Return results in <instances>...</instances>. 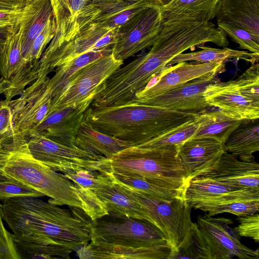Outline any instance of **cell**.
<instances>
[{
    "label": "cell",
    "mask_w": 259,
    "mask_h": 259,
    "mask_svg": "<svg viewBox=\"0 0 259 259\" xmlns=\"http://www.w3.org/2000/svg\"><path fill=\"white\" fill-rule=\"evenodd\" d=\"M70 207L63 208L38 197L4 202V220L21 255L69 258L72 251L88 245L91 219L82 210Z\"/></svg>",
    "instance_id": "1"
},
{
    "label": "cell",
    "mask_w": 259,
    "mask_h": 259,
    "mask_svg": "<svg viewBox=\"0 0 259 259\" xmlns=\"http://www.w3.org/2000/svg\"><path fill=\"white\" fill-rule=\"evenodd\" d=\"M225 70L224 61L196 63L183 61L168 66L154 77L153 83L137 92L130 101L157 96L192 80L209 75H217Z\"/></svg>",
    "instance_id": "15"
},
{
    "label": "cell",
    "mask_w": 259,
    "mask_h": 259,
    "mask_svg": "<svg viewBox=\"0 0 259 259\" xmlns=\"http://www.w3.org/2000/svg\"><path fill=\"white\" fill-rule=\"evenodd\" d=\"M11 26H0V44L5 40Z\"/></svg>",
    "instance_id": "46"
},
{
    "label": "cell",
    "mask_w": 259,
    "mask_h": 259,
    "mask_svg": "<svg viewBox=\"0 0 259 259\" xmlns=\"http://www.w3.org/2000/svg\"><path fill=\"white\" fill-rule=\"evenodd\" d=\"M32 0H0V4L6 5L16 10L23 8Z\"/></svg>",
    "instance_id": "44"
},
{
    "label": "cell",
    "mask_w": 259,
    "mask_h": 259,
    "mask_svg": "<svg viewBox=\"0 0 259 259\" xmlns=\"http://www.w3.org/2000/svg\"><path fill=\"white\" fill-rule=\"evenodd\" d=\"M50 77L38 73V77L17 99L7 102L12 114L15 132L29 137L47 115L52 99L48 89Z\"/></svg>",
    "instance_id": "13"
},
{
    "label": "cell",
    "mask_w": 259,
    "mask_h": 259,
    "mask_svg": "<svg viewBox=\"0 0 259 259\" xmlns=\"http://www.w3.org/2000/svg\"><path fill=\"white\" fill-rule=\"evenodd\" d=\"M104 168L105 172L162 180L186 186L187 183L176 146L153 149L133 146L112 158H106Z\"/></svg>",
    "instance_id": "4"
},
{
    "label": "cell",
    "mask_w": 259,
    "mask_h": 259,
    "mask_svg": "<svg viewBox=\"0 0 259 259\" xmlns=\"http://www.w3.org/2000/svg\"><path fill=\"white\" fill-rule=\"evenodd\" d=\"M15 10L9 6L0 4V11Z\"/></svg>",
    "instance_id": "48"
},
{
    "label": "cell",
    "mask_w": 259,
    "mask_h": 259,
    "mask_svg": "<svg viewBox=\"0 0 259 259\" xmlns=\"http://www.w3.org/2000/svg\"><path fill=\"white\" fill-rule=\"evenodd\" d=\"M112 52L111 48L93 50L84 53L55 69V74L50 78L48 89L52 98L58 95L77 71L87 64Z\"/></svg>",
    "instance_id": "31"
},
{
    "label": "cell",
    "mask_w": 259,
    "mask_h": 259,
    "mask_svg": "<svg viewBox=\"0 0 259 259\" xmlns=\"http://www.w3.org/2000/svg\"><path fill=\"white\" fill-rule=\"evenodd\" d=\"M106 173L114 182L155 198L165 200L185 198L186 186L184 185L159 179L129 176L111 172Z\"/></svg>",
    "instance_id": "25"
},
{
    "label": "cell",
    "mask_w": 259,
    "mask_h": 259,
    "mask_svg": "<svg viewBox=\"0 0 259 259\" xmlns=\"http://www.w3.org/2000/svg\"><path fill=\"white\" fill-rule=\"evenodd\" d=\"M44 196L40 192L17 182L0 179V201L20 197H38Z\"/></svg>",
    "instance_id": "36"
},
{
    "label": "cell",
    "mask_w": 259,
    "mask_h": 259,
    "mask_svg": "<svg viewBox=\"0 0 259 259\" xmlns=\"http://www.w3.org/2000/svg\"><path fill=\"white\" fill-rule=\"evenodd\" d=\"M217 27L238 44L240 48L259 55V38L244 29L226 26Z\"/></svg>",
    "instance_id": "38"
},
{
    "label": "cell",
    "mask_w": 259,
    "mask_h": 259,
    "mask_svg": "<svg viewBox=\"0 0 259 259\" xmlns=\"http://www.w3.org/2000/svg\"><path fill=\"white\" fill-rule=\"evenodd\" d=\"M232 220L205 213L193 223L192 246L196 259H258L259 251L243 245Z\"/></svg>",
    "instance_id": "8"
},
{
    "label": "cell",
    "mask_w": 259,
    "mask_h": 259,
    "mask_svg": "<svg viewBox=\"0 0 259 259\" xmlns=\"http://www.w3.org/2000/svg\"><path fill=\"white\" fill-rule=\"evenodd\" d=\"M10 88V82L2 77L0 78V94H4ZM1 102V101H0Z\"/></svg>",
    "instance_id": "45"
},
{
    "label": "cell",
    "mask_w": 259,
    "mask_h": 259,
    "mask_svg": "<svg viewBox=\"0 0 259 259\" xmlns=\"http://www.w3.org/2000/svg\"><path fill=\"white\" fill-rule=\"evenodd\" d=\"M219 80L216 75H209L190 81L158 96L128 102L176 111L200 112L210 107L203 96L206 88Z\"/></svg>",
    "instance_id": "16"
},
{
    "label": "cell",
    "mask_w": 259,
    "mask_h": 259,
    "mask_svg": "<svg viewBox=\"0 0 259 259\" xmlns=\"http://www.w3.org/2000/svg\"><path fill=\"white\" fill-rule=\"evenodd\" d=\"M33 8L10 27L5 40L0 44V73L10 83V88L4 94L6 102L20 95L38 77L39 62L28 61L21 52L23 20Z\"/></svg>",
    "instance_id": "11"
},
{
    "label": "cell",
    "mask_w": 259,
    "mask_h": 259,
    "mask_svg": "<svg viewBox=\"0 0 259 259\" xmlns=\"http://www.w3.org/2000/svg\"><path fill=\"white\" fill-rule=\"evenodd\" d=\"M241 189L243 188H238L211 179L196 177L188 181L184 197L187 202L206 200Z\"/></svg>",
    "instance_id": "34"
},
{
    "label": "cell",
    "mask_w": 259,
    "mask_h": 259,
    "mask_svg": "<svg viewBox=\"0 0 259 259\" xmlns=\"http://www.w3.org/2000/svg\"><path fill=\"white\" fill-rule=\"evenodd\" d=\"M29 150L34 158L51 169L63 174L86 169L104 172L103 156L56 142L39 134L27 138Z\"/></svg>",
    "instance_id": "10"
},
{
    "label": "cell",
    "mask_w": 259,
    "mask_h": 259,
    "mask_svg": "<svg viewBox=\"0 0 259 259\" xmlns=\"http://www.w3.org/2000/svg\"><path fill=\"white\" fill-rule=\"evenodd\" d=\"M104 174L103 180L92 191L104 204L108 214L147 221L140 203L123 186L111 180L107 174Z\"/></svg>",
    "instance_id": "22"
},
{
    "label": "cell",
    "mask_w": 259,
    "mask_h": 259,
    "mask_svg": "<svg viewBox=\"0 0 259 259\" xmlns=\"http://www.w3.org/2000/svg\"><path fill=\"white\" fill-rule=\"evenodd\" d=\"M217 27L245 30L259 38V0H221Z\"/></svg>",
    "instance_id": "23"
},
{
    "label": "cell",
    "mask_w": 259,
    "mask_h": 259,
    "mask_svg": "<svg viewBox=\"0 0 259 259\" xmlns=\"http://www.w3.org/2000/svg\"><path fill=\"white\" fill-rule=\"evenodd\" d=\"M160 7L164 6L172 0H154Z\"/></svg>",
    "instance_id": "47"
},
{
    "label": "cell",
    "mask_w": 259,
    "mask_h": 259,
    "mask_svg": "<svg viewBox=\"0 0 259 259\" xmlns=\"http://www.w3.org/2000/svg\"><path fill=\"white\" fill-rule=\"evenodd\" d=\"M123 63V61L115 59L111 52L84 66L72 75L60 93L52 98L48 113L92 102L100 85Z\"/></svg>",
    "instance_id": "9"
},
{
    "label": "cell",
    "mask_w": 259,
    "mask_h": 259,
    "mask_svg": "<svg viewBox=\"0 0 259 259\" xmlns=\"http://www.w3.org/2000/svg\"><path fill=\"white\" fill-rule=\"evenodd\" d=\"M52 16L50 1L36 0L32 10L23 19L21 52L26 60H28L33 41Z\"/></svg>",
    "instance_id": "29"
},
{
    "label": "cell",
    "mask_w": 259,
    "mask_h": 259,
    "mask_svg": "<svg viewBox=\"0 0 259 259\" xmlns=\"http://www.w3.org/2000/svg\"><path fill=\"white\" fill-rule=\"evenodd\" d=\"M119 27L98 25L80 32L49 55L41 57L39 61L38 73L48 74L56 68L84 53L111 48L117 39Z\"/></svg>",
    "instance_id": "14"
},
{
    "label": "cell",
    "mask_w": 259,
    "mask_h": 259,
    "mask_svg": "<svg viewBox=\"0 0 259 259\" xmlns=\"http://www.w3.org/2000/svg\"><path fill=\"white\" fill-rule=\"evenodd\" d=\"M22 258L14 241L12 234L5 226L3 203L0 202V259Z\"/></svg>",
    "instance_id": "39"
},
{
    "label": "cell",
    "mask_w": 259,
    "mask_h": 259,
    "mask_svg": "<svg viewBox=\"0 0 259 259\" xmlns=\"http://www.w3.org/2000/svg\"><path fill=\"white\" fill-rule=\"evenodd\" d=\"M221 0H172L161 7L162 17L198 14L209 21L216 17Z\"/></svg>",
    "instance_id": "33"
},
{
    "label": "cell",
    "mask_w": 259,
    "mask_h": 259,
    "mask_svg": "<svg viewBox=\"0 0 259 259\" xmlns=\"http://www.w3.org/2000/svg\"><path fill=\"white\" fill-rule=\"evenodd\" d=\"M15 133L11 109L6 101L0 103V147L12 138Z\"/></svg>",
    "instance_id": "42"
},
{
    "label": "cell",
    "mask_w": 259,
    "mask_h": 259,
    "mask_svg": "<svg viewBox=\"0 0 259 259\" xmlns=\"http://www.w3.org/2000/svg\"><path fill=\"white\" fill-rule=\"evenodd\" d=\"M160 7L154 3L119 27L117 39L111 47L115 59L123 61L153 45L162 23Z\"/></svg>",
    "instance_id": "12"
},
{
    "label": "cell",
    "mask_w": 259,
    "mask_h": 259,
    "mask_svg": "<svg viewBox=\"0 0 259 259\" xmlns=\"http://www.w3.org/2000/svg\"><path fill=\"white\" fill-rule=\"evenodd\" d=\"M64 176L81 188L92 190L103 179L104 174L97 171L82 169L64 174Z\"/></svg>",
    "instance_id": "40"
},
{
    "label": "cell",
    "mask_w": 259,
    "mask_h": 259,
    "mask_svg": "<svg viewBox=\"0 0 259 259\" xmlns=\"http://www.w3.org/2000/svg\"><path fill=\"white\" fill-rule=\"evenodd\" d=\"M92 102H86L48 113L31 135L39 134L58 143L75 147V138L85 120V112Z\"/></svg>",
    "instance_id": "18"
},
{
    "label": "cell",
    "mask_w": 259,
    "mask_h": 259,
    "mask_svg": "<svg viewBox=\"0 0 259 259\" xmlns=\"http://www.w3.org/2000/svg\"><path fill=\"white\" fill-rule=\"evenodd\" d=\"M241 92L253 101L259 103V66L255 63L234 79Z\"/></svg>",
    "instance_id": "35"
},
{
    "label": "cell",
    "mask_w": 259,
    "mask_h": 259,
    "mask_svg": "<svg viewBox=\"0 0 259 259\" xmlns=\"http://www.w3.org/2000/svg\"><path fill=\"white\" fill-rule=\"evenodd\" d=\"M224 146L226 151L239 159H254L253 154L259 150V118L242 120L230 134Z\"/></svg>",
    "instance_id": "27"
},
{
    "label": "cell",
    "mask_w": 259,
    "mask_h": 259,
    "mask_svg": "<svg viewBox=\"0 0 259 259\" xmlns=\"http://www.w3.org/2000/svg\"><path fill=\"white\" fill-rule=\"evenodd\" d=\"M203 96L210 107H215L234 118H259V103L243 94L234 79L225 82L220 80L210 84L206 88Z\"/></svg>",
    "instance_id": "17"
},
{
    "label": "cell",
    "mask_w": 259,
    "mask_h": 259,
    "mask_svg": "<svg viewBox=\"0 0 259 259\" xmlns=\"http://www.w3.org/2000/svg\"><path fill=\"white\" fill-rule=\"evenodd\" d=\"M74 146L110 159L134 145L99 132L84 120L75 138Z\"/></svg>",
    "instance_id": "24"
},
{
    "label": "cell",
    "mask_w": 259,
    "mask_h": 259,
    "mask_svg": "<svg viewBox=\"0 0 259 259\" xmlns=\"http://www.w3.org/2000/svg\"><path fill=\"white\" fill-rule=\"evenodd\" d=\"M121 185L142 205L147 221L157 227L165 236L171 247L169 259L185 256L192 245L193 225L191 215L192 207L185 198L162 200Z\"/></svg>",
    "instance_id": "6"
},
{
    "label": "cell",
    "mask_w": 259,
    "mask_h": 259,
    "mask_svg": "<svg viewBox=\"0 0 259 259\" xmlns=\"http://www.w3.org/2000/svg\"><path fill=\"white\" fill-rule=\"evenodd\" d=\"M77 253L81 258L169 259L171 247L167 242L151 247L131 249L97 247L88 244Z\"/></svg>",
    "instance_id": "26"
},
{
    "label": "cell",
    "mask_w": 259,
    "mask_h": 259,
    "mask_svg": "<svg viewBox=\"0 0 259 259\" xmlns=\"http://www.w3.org/2000/svg\"><path fill=\"white\" fill-rule=\"evenodd\" d=\"M242 121L218 109L209 111L205 110L201 122L190 139L211 138L224 144L230 134Z\"/></svg>",
    "instance_id": "28"
},
{
    "label": "cell",
    "mask_w": 259,
    "mask_h": 259,
    "mask_svg": "<svg viewBox=\"0 0 259 259\" xmlns=\"http://www.w3.org/2000/svg\"><path fill=\"white\" fill-rule=\"evenodd\" d=\"M203 111H201L199 116L178 125L147 142L134 146L142 149L176 146L178 149L185 141L190 139L196 132L203 119Z\"/></svg>",
    "instance_id": "32"
},
{
    "label": "cell",
    "mask_w": 259,
    "mask_h": 259,
    "mask_svg": "<svg viewBox=\"0 0 259 259\" xmlns=\"http://www.w3.org/2000/svg\"><path fill=\"white\" fill-rule=\"evenodd\" d=\"M201 50L189 53H181L173 58L168 66L183 61H194L198 63L224 61L231 59H237L251 63H257L259 55L246 51H239L226 47L223 49L200 46Z\"/></svg>",
    "instance_id": "30"
},
{
    "label": "cell",
    "mask_w": 259,
    "mask_h": 259,
    "mask_svg": "<svg viewBox=\"0 0 259 259\" xmlns=\"http://www.w3.org/2000/svg\"><path fill=\"white\" fill-rule=\"evenodd\" d=\"M55 31L56 24L53 16L33 41L28 60L29 62H39L47 46L54 36Z\"/></svg>",
    "instance_id": "37"
},
{
    "label": "cell",
    "mask_w": 259,
    "mask_h": 259,
    "mask_svg": "<svg viewBox=\"0 0 259 259\" xmlns=\"http://www.w3.org/2000/svg\"><path fill=\"white\" fill-rule=\"evenodd\" d=\"M0 179L31 188L50 198L48 201L54 204L80 209L92 221L108 214L93 191L80 187L34 158L27 139L15 132L0 147Z\"/></svg>",
    "instance_id": "2"
},
{
    "label": "cell",
    "mask_w": 259,
    "mask_h": 259,
    "mask_svg": "<svg viewBox=\"0 0 259 259\" xmlns=\"http://www.w3.org/2000/svg\"><path fill=\"white\" fill-rule=\"evenodd\" d=\"M188 203L192 208L212 217L225 212L237 217L253 214L259 210V188H243L211 199Z\"/></svg>",
    "instance_id": "20"
},
{
    "label": "cell",
    "mask_w": 259,
    "mask_h": 259,
    "mask_svg": "<svg viewBox=\"0 0 259 259\" xmlns=\"http://www.w3.org/2000/svg\"><path fill=\"white\" fill-rule=\"evenodd\" d=\"M239 224L233 228L241 237H249L259 243V215L258 212L242 217H237Z\"/></svg>",
    "instance_id": "41"
},
{
    "label": "cell",
    "mask_w": 259,
    "mask_h": 259,
    "mask_svg": "<svg viewBox=\"0 0 259 259\" xmlns=\"http://www.w3.org/2000/svg\"><path fill=\"white\" fill-rule=\"evenodd\" d=\"M31 2L22 9L0 11V26H11L18 22L29 11Z\"/></svg>",
    "instance_id": "43"
},
{
    "label": "cell",
    "mask_w": 259,
    "mask_h": 259,
    "mask_svg": "<svg viewBox=\"0 0 259 259\" xmlns=\"http://www.w3.org/2000/svg\"><path fill=\"white\" fill-rule=\"evenodd\" d=\"M88 229L89 244L94 247L131 249L168 242L162 232L153 224L132 218L108 214L91 220Z\"/></svg>",
    "instance_id": "7"
},
{
    "label": "cell",
    "mask_w": 259,
    "mask_h": 259,
    "mask_svg": "<svg viewBox=\"0 0 259 259\" xmlns=\"http://www.w3.org/2000/svg\"><path fill=\"white\" fill-rule=\"evenodd\" d=\"M226 151L221 142L211 138L189 139L178 148L187 182L211 167Z\"/></svg>",
    "instance_id": "21"
},
{
    "label": "cell",
    "mask_w": 259,
    "mask_h": 259,
    "mask_svg": "<svg viewBox=\"0 0 259 259\" xmlns=\"http://www.w3.org/2000/svg\"><path fill=\"white\" fill-rule=\"evenodd\" d=\"M136 103L110 107H90L85 120L96 130L138 145L200 115Z\"/></svg>",
    "instance_id": "3"
},
{
    "label": "cell",
    "mask_w": 259,
    "mask_h": 259,
    "mask_svg": "<svg viewBox=\"0 0 259 259\" xmlns=\"http://www.w3.org/2000/svg\"><path fill=\"white\" fill-rule=\"evenodd\" d=\"M196 177L211 179L238 188H259V164L254 159L241 160L225 151L211 167Z\"/></svg>",
    "instance_id": "19"
},
{
    "label": "cell",
    "mask_w": 259,
    "mask_h": 259,
    "mask_svg": "<svg viewBox=\"0 0 259 259\" xmlns=\"http://www.w3.org/2000/svg\"><path fill=\"white\" fill-rule=\"evenodd\" d=\"M56 24L45 57L84 30L107 24L122 0H50Z\"/></svg>",
    "instance_id": "5"
}]
</instances>
